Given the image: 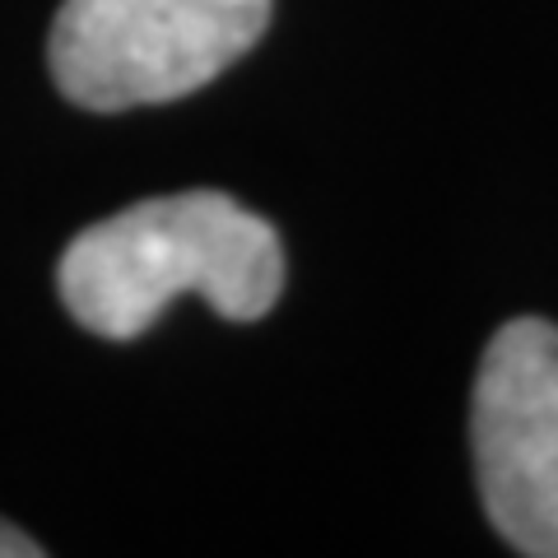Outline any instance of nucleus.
I'll return each mask as SVG.
<instances>
[{
    "instance_id": "3",
    "label": "nucleus",
    "mask_w": 558,
    "mask_h": 558,
    "mask_svg": "<svg viewBox=\"0 0 558 558\" xmlns=\"http://www.w3.org/2000/svg\"><path fill=\"white\" fill-rule=\"evenodd\" d=\"M470 447L488 526L517 554L558 558V326L517 317L488 340Z\"/></svg>"
},
{
    "instance_id": "2",
    "label": "nucleus",
    "mask_w": 558,
    "mask_h": 558,
    "mask_svg": "<svg viewBox=\"0 0 558 558\" xmlns=\"http://www.w3.org/2000/svg\"><path fill=\"white\" fill-rule=\"evenodd\" d=\"M270 10L275 0H65L47 65L57 89L89 112L178 102L247 57Z\"/></svg>"
},
{
    "instance_id": "4",
    "label": "nucleus",
    "mask_w": 558,
    "mask_h": 558,
    "mask_svg": "<svg viewBox=\"0 0 558 558\" xmlns=\"http://www.w3.org/2000/svg\"><path fill=\"white\" fill-rule=\"evenodd\" d=\"M38 554H43L38 539H28L20 526L0 521V558H38Z\"/></svg>"
},
{
    "instance_id": "1",
    "label": "nucleus",
    "mask_w": 558,
    "mask_h": 558,
    "mask_svg": "<svg viewBox=\"0 0 558 558\" xmlns=\"http://www.w3.org/2000/svg\"><path fill=\"white\" fill-rule=\"evenodd\" d=\"M57 289L70 317L117 344L145 336L178 293H201L223 322H256L284 293V247L223 191H182L75 233Z\"/></svg>"
}]
</instances>
